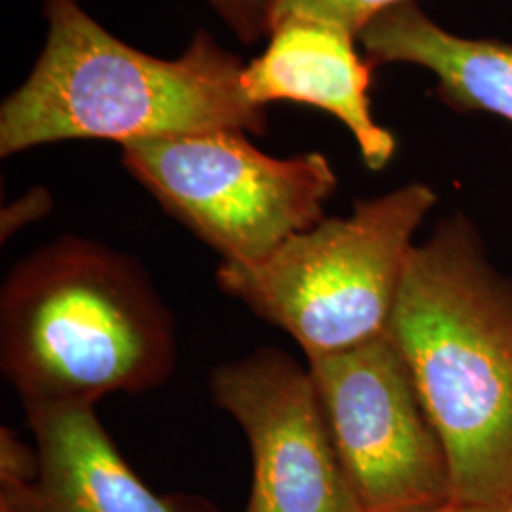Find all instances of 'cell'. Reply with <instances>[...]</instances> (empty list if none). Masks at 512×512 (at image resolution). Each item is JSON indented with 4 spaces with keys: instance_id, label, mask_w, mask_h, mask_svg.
<instances>
[{
    "instance_id": "obj_1",
    "label": "cell",
    "mask_w": 512,
    "mask_h": 512,
    "mask_svg": "<svg viewBox=\"0 0 512 512\" xmlns=\"http://www.w3.org/2000/svg\"><path fill=\"white\" fill-rule=\"evenodd\" d=\"M444 444L452 499L512 503V283L456 213L414 247L391 321Z\"/></svg>"
},
{
    "instance_id": "obj_2",
    "label": "cell",
    "mask_w": 512,
    "mask_h": 512,
    "mask_svg": "<svg viewBox=\"0 0 512 512\" xmlns=\"http://www.w3.org/2000/svg\"><path fill=\"white\" fill-rule=\"evenodd\" d=\"M48 23L33 71L0 107V156L61 141L120 147L239 129L262 137L266 107L241 84L245 61L198 29L175 59L145 54L114 37L80 0H42Z\"/></svg>"
},
{
    "instance_id": "obj_3",
    "label": "cell",
    "mask_w": 512,
    "mask_h": 512,
    "mask_svg": "<svg viewBox=\"0 0 512 512\" xmlns=\"http://www.w3.org/2000/svg\"><path fill=\"white\" fill-rule=\"evenodd\" d=\"M177 368L175 321L147 270L78 236L23 256L0 287V370L23 408L147 393Z\"/></svg>"
},
{
    "instance_id": "obj_4",
    "label": "cell",
    "mask_w": 512,
    "mask_h": 512,
    "mask_svg": "<svg viewBox=\"0 0 512 512\" xmlns=\"http://www.w3.org/2000/svg\"><path fill=\"white\" fill-rule=\"evenodd\" d=\"M437 202L425 183L359 200L258 264L220 262L219 289L285 330L308 361L359 348L391 329L414 236Z\"/></svg>"
},
{
    "instance_id": "obj_5",
    "label": "cell",
    "mask_w": 512,
    "mask_h": 512,
    "mask_svg": "<svg viewBox=\"0 0 512 512\" xmlns=\"http://www.w3.org/2000/svg\"><path fill=\"white\" fill-rule=\"evenodd\" d=\"M249 133L215 129L137 141L122 165L220 262L251 266L325 219L338 177L323 152L275 158Z\"/></svg>"
},
{
    "instance_id": "obj_6",
    "label": "cell",
    "mask_w": 512,
    "mask_h": 512,
    "mask_svg": "<svg viewBox=\"0 0 512 512\" xmlns=\"http://www.w3.org/2000/svg\"><path fill=\"white\" fill-rule=\"evenodd\" d=\"M308 368L363 512H425L452 499L444 444L391 332Z\"/></svg>"
},
{
    "instance_id": "obj_7",
    "label": "cell",
    "mask_w": 512,
    "mask_h": 512,
    "mask_svg": "<svg viewBox=\"0 0 512 512\" xmlns=\"http://www.w3.org/2000/svg\"><path fill=\"white\" fill-rule=\"evenodd\" d=\"M209 389L251 448L245 512H363L308 366L281 349H258L217 366Z\"/></svg>"
},
{
    "instance_id": "obj_8",
    "label": "cell",
    "mask_w": 512,
    "mask_h": 512,
    "mask_svg": "<svg viewBox=\"0 0 512 512\" xmlns=\"http://www.w3.org/2000/svg\"><path fill=\"white\" fill-rule=\"evenodd\" d=\"M357 44L355 35L325 21L283 19L270 31L266 50L245 65L241 84L258 107L291 101L329 112L351 133L366 167L382 171L397 139L372 112L376 67Z\"/></svg>"
},
{
    "instance_id": "obj_9",
    "label": "cell",
    "mask_w": 512,
    "mask_h": 512,
    "mask_svg": "<svg viewBox=\"0 0 512 512\" xmlns=\"http://www.w3.org/2000/svg\"><path fill=\"white\" fill-rule=\"evenodd\" d=\"M37 442V480L0 492V512H217L186 495H160L129 467L95 406H25Z\"/></svg>"
},
{
    "instance_id": "obj_10",
    "label": "cell",
    "mask_w": 512,
    "mask_h": 512,
    "mask_svg": "<svg viewBox=\"0 0 512 512\" xmlns=\"http://www.w3.org/2000/svg\"><path fill=\"white\" fill-rule=\"evenodd\" d=\"M365 57L378 69L410 63L435 74V93L461 112H490L512 122V44L459 37L429 18L416 0L380 12L359 33Z\"/></svg>"
},
{
    "instance_id": "obj_11",
    "label": "cell",
    "mask_w": 512,
    "mask_h": 512,
    "mask_svg": "<svg viewBox=\"0 0 512 512\" xmlns=\"http://www.w3.org/2000/svg\"><path fill=\"white\" fill-rule=\"evenodd\" d=\"M406 0H272V25L289 18H310L346 29L359 38L370 19Z\"/></svg>"
},
{
    "instance_id": "obj_12",
    "label": "cell",
    "mask_w": 512,
    "mask_h": 512,
    "mask_svg": "<svg viewBox=\"0 0 512 512\" xmlns=\"http://www.w3.org/2000/svg\"><path fill=\"white\" fill-rule=\"evenodd\" d=\"M243 46L270 35L272 0H207Z\"/></svg>"
},
{
    "instance_id": "obj_13",
    "label": "cell",
    "mask_w": 512,
    "mask_h": 512,
    "mask_svg": "<svg viewBox=\"0 0 512 512\" xmlns=\"http://www.w3.org/2000/svg\"><path fill=\"white\" fill-rule=\"evenodd\" d=\"M37 446L31 448L10 427L0 429V492L19 490L38 476Z\"/></svg>"
},
{
    "instance_id": "obj_14",
    "label": "cell",
    "mask_w": 512,
    "mask_h": 512,
    "mask_svg": "<svg viewBox=\"0 0 512 512\" xmlns=\"http://www.w3.org/2000/svg\"><path fill=\"white\" fill-rule=\"evenodd\" d=\"M54 207V198L44 186H35L19 196L16 202L2 209L0 215V241L6 243L25 226L42 220Z\"/></svg>"
},
{
    "instance_id": "obj_15",
    "label": "cell",
    "mask_w": 512,
    "mask_h": 512,
    "mask_svg": "<svg viewBox=\"0 0 512 512\" xmlns=\"http://www.w3.org/2000/svg\"><path fill=\"white\" fill-rule=\"evenodd\" d=\"M425 512H509V509H499V507H486V505H475V503H463L450 499L444 505H439L431 511Z\"/></svg>"
},
{
    "instance_id": "obj_16",
    "label": "cell",
    "mask_w": 512,
    "mask_h": 512,
    "mask_svg": "<svg viewBox=\"0 0 512 512\" xmlns=\"http://www.w3.org/2000/svg\"><path fill=\"white\" fill-rule=\"evenodd\" d=\"M509 512H512V503H511V507H509Z\"/></svg>"
}]
</instances>
